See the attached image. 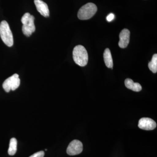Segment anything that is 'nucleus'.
Wrapping results in <instances>:
<instances>
[{
  "label": "nucleus",
  "instance_id": "nucleus-1",
  "mask_svg": "<svg viewBox=\"0 0 157 157\" xmlns=\"http://www.w3.org/2000/svg\"><path fill=\"white\" fill-rule=\"evenodd\" d=\"M73 59L76 64L80 67H85L88 61V54L84 46L76 45L73 49Z\"/></svg>",
  "mask_w": 157,
  "mask_h": 157
},
{
  "label": "nucleus",
  "instance_id": "nucleus-2",
  "mask_svg": "<svg viewBox=\"0 0 157 157\" xmlns=\"http://www.w3.org/2000/svg\"><path fill=\"white\" fill-rule=\"evenodd\" d=\"M0 36L3 42L9 47H11L14 44L13 35L8 23L2 21L0 23Z\"/></svg>",
  "mask_w": 157,
  "mask_h": 157
},
{
  "label": "nucleus",
  "instance_id": "nucleus-3",
  "mask_svg": "<svg viewBox=\"0 0 157 157\" xmlns=\"http://www.w3.org/2000/svg\"><path fill=\"white\" fill-rule=\"evenodd\" d=\"M98 10L97 6L93 3H88L82 6L78 10L77 16L79 19H89L94 16Z\"/></svg>",
  "mask_w": 157,
  "mask_h": 157
},
{
  "label": "nucleus",
  "instance_id": "nucleus-4",
  "mask_svg": "<svg viewBox=\"0 0 157 157\" xmlns=\"http://www.w3.org/2000/svg\"><path fill=\"white\" fill-rule=\"evenodd\" d=\"M20 84V79L19 78V75L15 73L4 81L3 87L6 92H9L11 90L14 91L17 89Z\"/></svg>",
  "mask_w": 157,
  "mask_h": 157
},
{
  "label": "nucleus",
  "instance_id": "nucleus-5",
  "mask_svg": "<svg viewBox=\"0 0 157 157\" xmlns=\"http://www.w3.org/2000/svg\"><path fill=\"white\" fill-rule=\"evenodd\" d=\"M83 150V145L81 141L74 140L70 142L67 148V153L70 155H75L81 153Z\"/></svg>",
  "mask_w": 157,
  "mask_h": 157
},
{
  "label": "nucleus",
  "instance_id": "nucleus-6",
  "mask_svg": "<svg viewBox=\"0 0 157 157\" xmlns=\"http://www.w3.org/2000/svg\"><path fill=\"white\" fill-rule=\"evenodd\" d=\"M138 126L140 128L143 130L151 131L156 128L157 124L152 119L143 117L140 119L139 121Z\"/></svg>",
  "mask_w": 157,
  "mask_h": 157
},
{
  "label": "nucleus",
  "instance_id": "nucleus-7",
  "mask_svg": "<svg viewBox=\"0 0 157 157\" xmlns=\"http://www.w3.org/2000/svg\"><path fill=\"white\" fill-rule=\"evenodd\" d=\"M34 20H35V17L33 15H31L27 23L25 25H23L22 32L26 36H30L33 33L36 31V27L34 24Z\"/></svg>",
  "mask_w": 157,
  "mask_h": 157
},
{
  "label": "nucleus",
  "instance_id": "nucleus-8",
  "mask_svg": "<svg viewBox=\"0 0 157 157\" xmlns=\"http://www.w3.org/2000/svg\"><path fill=\"white\" fill-rule=\"evenodd\" d=\"M130 32L128 29H125L120 33V41L118 45L121 48H126L130 42Z\"/></svg>",
  "mask_w": 157,
  "mask_h": 157
},
{
  "label": "nucleus",
  "instance_id": "nucleus-9",
  "mask_svg": "<svg viewBox=\"0 0 157 157\" xmlns=\"http://www.w3.org/2000/svg\"><path fill=\"white\" fill-rule=\"evenodd\" d=\"M34 3L36 5L37 11L40 14L45 17L49 16V11L48 5L42 0H34Z\"/></svg>",
  "mask_w": 157,
  "mask_h": 157
},
{
  "label": "nucleus",
  "instance_id": "nucleus-10",
  "mask_svg": "<svg viewBox=\"0 0 157 157\" xmlns=\"http://www.w3.org/2000/svg\"><path fill=\"white\" fill-rule=\"evenodd\" d=\"M125 85L127 88L135 92H139L142 90V87L139 83L134 82L130 78H127L125 80Z\"/></svg>",
  "mask_w": 157,
  "mask_h": 157
},
{
  "label": "nucleus",
  "instance_id": "nucleus-11",
  "mask_svg": "<svg viewBox=\"0 0 157 157\" xmlns=\"http://www.w3.org/2000/svg\"><path fill=\"white\" fill-rule=\"evenodd\" d=\"M104 58L106 67L109 68H112L113 67V61L111 52L109 48H106L104 51Z\"/></svg>",
  "mask_w": 157,
  "mask_h": 157
},
{
  "label": "nucleus",
  "instance_id": "nucleus-12",
  "mask_svg": "<svg viewBox=\"0 0 157 157\" xmlns=\"http://www.w3.org/2000/svg\"><path fill=\"white\" fill-rule=\"evenodd\" d=\"M17 140L16 138H12L10 140L8 153L10 155H14L17 150Z\"/></svg>",
  "mask_w": 157,
  "mask_h": 157
},
{
  "label": "nucleus",
  "instance_id": "nucleus-13",
  "mask_svg": "<svg viewBox=\"0 0 157 157\" xmlns=\"http://www.w3.org/2000/svg\"><path fill=\"white\" fill-rule=\"evenodd\" d=\"M149 69L153 73H156L157 72V54H155L153 56L151 61L148 64Z\"/></svg>",
  "mask_w": 157,
  "mask_h": 157
},
{
  "label": "nucleus",
  "instance_id": "nucleus-14",
  "mask_svg": "<svg viewBox=\"0 0 157 157\" xmlns=\"http://www.w3.org/2000/svg\"><path fill=\"white\" fill-rule=\"evenodd\" d=\"M45 153L43 151H40L34 154L29 157H44Z\"/></svg>",
  "mask_w": 157,
  "mask_h": 157
},
{
  "label": "nucleus",
  "instance_id": "nucleus-15",
  "mask_svg": "<svg viewBox=\"0 0 157 157\" xmlns=\"http://www.w3.org/2000/svg\"><path fill=\"white\" fill-rule=\"evenodd\" d=\"M114 17H115L114 14H113V13H110L109 15H107L106 19H107V21L109 22V21H111L113 20L114 19Z\"/></svg>",
  "mask_w": 157,
  "mask_h": 157
},
{
  "label": "nucleus",
  "instance_id": "nucleus-16",
  "mask_svg": "<svg viewBox=\"0 0 157 157\" xmlns=\"http://www.w3.org/2000/svg\"><path fill=\"white\" fill-rule=\"evenodd\" d=\"M45 151H47V149H45Z\"/></svg>",
  "mask_w": 157,
  "mask_h": 157
}]
</instances>
